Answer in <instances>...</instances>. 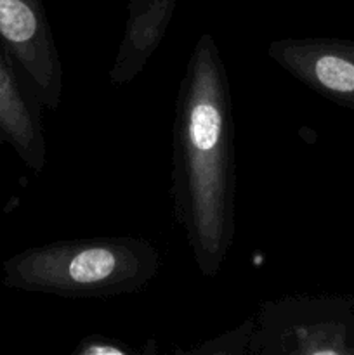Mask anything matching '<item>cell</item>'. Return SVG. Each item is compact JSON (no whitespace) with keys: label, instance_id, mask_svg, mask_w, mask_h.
I'll return each instance as SVG.
<instances>
[{"label":"cell","instance_id":"obj_2","mask_svg":"<svg viewBox=\"0 0 354 355\" xmlns=\"http://www.w3.org/2000/svg\"><path fill=\"white\" fill-rule=\"evenodd\" d=\"M158 269V250L144 238L65 239L7 260L6 283L62 298H111L146 288Z\"/></svg>","mask_w":354,"mask_h":355},{"label":"cell","instance_id":"obj_6","mask_svg":"<svg viewBox=\"0 0 354 355\" xmlns=\"http://www.w3.org/2000/svg\"><path fill=\"white\" fill-rule=\"evenodd\" d=\"M40 110L42 104L21 80L6 49L0 47V137L35 173L44 170L47 158Z\"/></svg>","mask_w":354,"mask_h":355},{"label":"cell","instance_id":"obj_4","mask_svg":"<svg viewBox=\"0 0 354 355\" xmlns=\"http://www.w3.org/2000/svg\"><path fill=\"white\" fill-rule=\"evenodd\" d=\"M0 44L42 107L58 110L65 75L40 0H0Z\"/></svg>","mask_w":354,"mask_h":355},{"label":"cell","instance_id":"obj_8","mask_svg":"<svg viewBox=\"0 0 354 355\" xmlns=\"http://www.w3.org/2000/svg\"><path fill=\"white\" fill-rule=\"evenodd\" d=\"M255 331V319H248L236 329L224 333L219 338L210 340L200 347L186 350L187 354H245L248 352Z\"/></svg>","mask_w":354,"mask_h":355},{"label":"cell","instance_id":"obj_7","mask_svg":"<svg viewBox=\"0 0 354 355\" xmlns=\"http://www.w3.org/2000/svg\"><path fill=\"white\" fill-rule=\"evenodd\" d=\"M174 0H135L108 78L113 85L134 82L163 42Z\"/></svg>","mask_w":354,"mask_h":355},{"label":"cell","instance_id":"obj_5","mask_svg":"<svg viewBox=\"0 0 354 355\" xmlns=\"http://www.w3.org/2000/svg\"><path fill=\"white\" fill-rule=\"evenodd\" d=\"M267 55L314 94L354 110V42L278 38L269 44Z\"/></svg>","mask_w":354,"mask_h":355},{"label":"cell","instance_id":"obj_1","mask_svg":"<svg viewBox=\"0 0 354 355\" xmlns=\"http://www.w3.org/2000/svg\"><path fill=\"white\" fill-rule=\"evenodd\" d=\"M172 200L194 263L215 277L236 229V156L231 85L210 33L198 38L176 101Z\"/></svg>","mask_w":354,"mask_h":355},{"label":"cell","instance_id":"obj_3","mask_svg":"<svg viewBox=\"0 0 354 355\" xmlns=\"http://www.w3.org/2000/svg\"><path fill=\"white\" fill-rule=\"evenodd\" d=\"M250 354H354V312L339 298L290 297L262 305Z\"/></svg>","mask_w":354,"mask_h":355},{"label":"cell","instance_id":"obj_9","mask_svg":"<svg viewBox=\"0 0 354 355\" xmlns=\"http://www.w3.org/2000/svg\"><path fill=\"white\" fill-rule=\"evenodd\" d=\"M137 354V349L127 345L120 340L108 338L101 335H90L80 340L73 355H132Z\"/></svg>","mask_w":354,"mask_h":355}]
</instances>
